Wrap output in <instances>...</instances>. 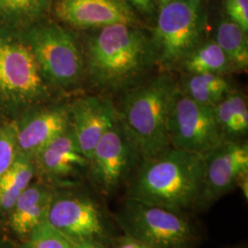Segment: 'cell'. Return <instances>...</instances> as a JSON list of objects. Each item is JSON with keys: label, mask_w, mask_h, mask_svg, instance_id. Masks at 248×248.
Returning <instances> with one entry per match:
<instances>
[{"label": "cell", "mask_w": 248, "mask_h": 248, "mask_svg": "<svg viewBox=\"0 0 248 248\" xmlns=\"http://www.w3.org/2000/svg\"><path fill=\"white\" fill-rule=\"evenodd\" d=\"M34 161L18 154L14 163L0 177V212H9L35 176Z\"/></svg>", "instance_id": "cell-21"}, {"label": "cell", "mask_w": 248, "mask_h": 248, "mask_svg": "<svg viewBox=\"0 0 248 248\" xmlns=\"http://www.w3.org/2000/svg\"><path fill=\"white\" fill-rule=\"evenodd\" d=\"M73 248H105L104 245L95 242V241H89V240H83V241H73L70 240Z\"/></svg>", "instance_id": "cell-28"}, {"label": "cell", "mask_w": 248, "mask_h": 248, "mask_svg": "<svg viewBox=\"0 0 248 248\" xmlns=\"http://www.w3.org/2000/svg\"><path fill=\"white\" fill-rule=\"evenodd\" d=\"M142 157L119 118L96 145L89 159L90 177L104 195L127 184Z\"/></svg>", "instance_id": "cell-8"}, {"label": "cell", "mask_w": 248, "mask_h": 248, "mask_svg": "<svg viewBox=\"0 0 248 248\" xmlns=\"http://www.w3.org/2000/svg\"><path fill=\"white\" fill-rule=\"evenodd\" d=\"M132 7H133L134 10L143 18H147L151 20L150 15L148 13V10L146 9L143 0H126ZM143 19V18H142Z\"/></svg>", "instance_id": "cell-27"}, {"label": "cell", "mask_w": 248, "mask_h": 248, "mask_svg": "<svg viewBox=\"0 0 248 248\" xmlns=\"http://www.w3.org/2000/svg\"><path fill=\"white\" fill-rule=\"evenodd\" d=\"M33 161L36 173L54 180L75 177L89 169V159L80 150L71 127L47 143Z\"/></svg>", "instance_id": "cell-15"}, {"label": "cell", "mask_w": 248, "mask_h": 248, "mask_svg": "<svg viewBox=\"0 0 248 248\" xmlns=\"http://www.w3.org/2000/svg\"><path fill=\"white\" fill-rule=\"evenodd\" d=\"M53 0H0V27L21 31L46 18Z\"/></svg>", "instance_id": "cell-20"}, {"label": "cell", "mask_w": 248, "mask_h": 248, "mask_svg": "<svg viewBox=\"0 0 248 248\" xmlns=\"http://www.w3.org/2000/svg\"><path fill=\"white\" fill-rule=\"evenodd\" d=\"M168 130L171 147L203 155L223 139L213 107L200 104L179 90L170 111Z\"/></svg>", "instance_id": "cell-9"}, {"label": "cell", "mask_w": 248, "mask_h": 248, "mask_svg": "<svg viewBox=\"0 0 248 248\" xmlns=\"http://www.w3.org/2000/svg\"><path fill=\"white\" fill-rule=\"evenodd\" d=\"M56 20L73 31H89L114 24L147 27L126 0H53Z\"/></svg>", "instance_id": "cell-11"}, {"label": "cell", "mask_w": 248, "mask_h": 248, "mask_svg": "<svg viewBox=\"0 0 248 248\" xmlns=\"http://www.w3.org/2000/svg\"><path fill=\"white\" fill-rule=\"evenodd\" d=\"M53 93L20 32L0 27V119L13 121Z\"/></svg>", "instance_id": "cell-4"}, {"label": "cell", "mask_w": 248, "mask_h": 248, "mask_svg": "<svg viewBox=\"0 0 248 248\" xmlns=\"http://www.w3.org/2000/svg\"><path fill=\"white\" fill-rule=\"evenodd\" d=\"M236 186H238L240 189L243 192L244 197L248 200V172H245L240 176L237 182H236Z\"/></svg>", "instance_id": "cell-29"}, {"label": "cell", "mask_w": 248, "mask_h": 248, "mask_svg": "<svg viewBox=\"0 0 248 248\" xmlns=\"http://www.w3.org/2000/svg\"><path fill=\"white\" fill-rule=\"evenodd\" d=\"M178 92L170 72H158L122 93L118 118L139 151L142 161L171 147L169 118Z\"/></svg>", "instance_id": "cell-3"}, {"label": "cell", "mask_w": 248, "mask_h": 248, "mask_svg": "<svg viewBox=\"0 0 248 248\" xmlns=\"http://www.w3.org/2000/svg\"><path fill=\"white\" fill-rule=\"evenodd\" d=\"M155 1V6L159 9L161 7L169 4L170 2H173V1H176V0H154Z\"/></svg>", "instance_id": "cell-30"}, {"label": "cell", "mask_w": 248, "mask_h": 248, "mask_svg": "<svg viewBox=\"0 0 248 248\" xmlns=\"http://www.w3.org/2000/svg\"><path fill=\"white\" fill-rule=\"evenodd\" d=\"M69 111L72 132L89 159L101 137L118 120L116 105L108 96L85 95L69 102Z\"/></svg>", "instance_id": "cell-14"}, {"label": "cell", "mask_w": 248, "mask_h": 248, "mask_svg": "<svg viewBox=\"0 0 248 248\" xmlns=\"http://www.w3.org/2000/svg\"><path fill=\"white\" fill-rule=\"evenodd\" d=\"M114 248H153L142 244L137 240L133 239L130 236L124 235V237L118 240Z\"/></svg>", "instance_id": "cell-26"}, {"label": "cell", "mask_w": 248, "mask_h": 248, "mask_svg": "<svg viewBox=\"0 0 248 248\" xmlns=\"http://www.w3.org/2000/svg\"><path fill=\"white\" fill-rule=\"evenodd\" d=\"M213 108L223 139L245 138L248 132V108L244 93L232 89Z\"/></svg>", "instance_id": "cell-18"}, {"label": "cell", "mask_w": 248, "mask_h": 248, "mask_svg": "<svg viewBox=\"0 0 248 248\" xmlns=\"http://www.w3.org/2000/svg\"><path fill=\"white\" fill-rule=\"evenodd\" d=\"M54 193L43 184H31L20 195L10 212L9 223L18 235H29L42 222L46 221Z\"/></svg>", "instance_id": "cell-16"}, {"label": "cell", "mask_w": 248, "mask_h": 248, "mask_svg": "<svg viewBox=\"0 0 248 248\" xmlns=\"http://www.w3.org/2000/svg\"><path fill=\"white\" fill-rule=\"evenodd\" d=\"M27 248H73L70 240L45 221L29 235Z\"/></svg>", "instance_id": "cell-23"}, {"label": "cell", "mask_w": 248, "mask_h": 248, "mask_svg": "<svg viewBox=\"0 0 248 248\" xmlns=\"http://www.w3.org/2000/svg\"><path fill=\"white\" fill-rule=\"evenodd\" d=\"M46 222L73 241H95L102 245L108 238L106 224L98 206L79 196L53 197Z\"/></svg>", "instance_id": "cell-13"}, {"label": "cell", "mask_w": 248, "mask_h": 248, "mask_svg": "<svg viewBox=\"0 0 248 248\" xmlns=\"http://www.w3.org/2000/svg\"><path fill=\"white\" fill-rule=\"evenodd\" d=\"M205 23L201 0H176L159 8L149 30L156 68L177 71L186 55L203 40Z\"/></svg>", "instance_id": "cell-6"}, {"label": "cell", "mask_w": 248, "mask_h": 248, "mask_svg": "<svg viewBox=\"0 0 248 248\" xmlns=\"http://www.w3.org/2000/svg\"><path fill=\"white\" fill-rule=\"evenodd\" d=\"M116 221L125 235L153 248H194L198 240L183 213L127 197Z\"/></svg>", "instance_id": "cell-7"}, {"label": "cell", "mask_w": 248, "mask_h": 248, "mask_svg": "<svg viewBox=\"0 0 248 248\" xmlns=\"http://www.w3.org/2000/svg\"><path fill=\"white\" fill-rule=\"evenodd\" d=\"M18 155L13 121L0 119V177L14 163Z\"/></svg>", "instance_id": "cell-24"}, {"label": "cell", "mask_w": 248, "mask_h": 248, "mask_svg": "<svg viewBox=\"0 0 248 248\" xmlns=\"http://www.w3.org/2000/svg\"><path fill=\"white\" fill-rule=\"evenodd\" d=\"M228 76L219 74H182L177 79L181 94L205 106L214 107L233 89Z\"/></svg>", "instance_id": "cell-17"}, {"label": "cell", "mask_w": 248, "mask_h": 248, "mask_svg": "<svg viewBox=\"0 0 248 248\" xmlns=\"http://www.w3.org/2000/svg\"><path fill=\"white\" fill-rule=\"evenodd\" d=\"M177 71L182 74H219L229 76L233 73L229 59L213 39H203L186 55Z\"/></svg>", "instance_id": "cell-19"}, {"label": "cell", "mask_w": 248, "mask_h": 248, "mask_svg": "<svg viewBox=\"0 0 248 248\" xmlns=\"http://www.w3.org/2000/svg\"><path fill=\"white\" fill-rule=\"evenodd\" d=\"M226 18L248 32V0H223Z\"/></svg>", "instance_id": "cell-25"}, {"label": "cell", "mask_w": 248, "mask_h": 248, "mask_svg": "<svg viewBox=\"0 0 248 248\" xmlns=\"http://www.w3.org/2000/svg\"><path fill=\"white\" fill-rule=\"evenodd\" d=\"M203 178V155L170 147L142 161L126 197L183 213L197 206Z\"/></svg>", "instance_id": "cell-2"}, {"label": "cell", "mask_w": 248, "mask_h": 248, "mask_svg": "<svg viewBox=\"0 0 248 248\" xmlns=\"http://www.w3.org/2000/svg\"><path fill=\"white\" fill-rule=\"evenodd\" d=\"M248 33L227 18L221 19L216 27L213 40L227 56L234 72L248 70Z\"/></svg>", "instance_id": "cell-22"}, {"label": "cell", "mask_w": 248, "mask_h": 248, "mask_svg": "<svg viewBox=\"0 0 248 248\" xmlns=\"http://www.w3.org/2000/svg\"><path fill=\"white\" fill-rule=\"evenodd\" d=\"M87 32L85 80L99 94H122L156 68L147 27L114 24Z\"/></svg>", "instance_id": "cell-1"}, {"label": "cell", "mask_w": 248, "mask_h": 248, "mask_svg": "<svg viewBox=\"0 0 248 248\" xmlns=\"http://www.w3.org/2000/svg\"><path fill=\"white\" fill-rule=\"evenodd\" d=\"M19 32L43 78L53 91H67L83 83V50L73 30L57 20L45 18Z\"/></svg>", "instance_id": "cell-5"}, {"label": "cell", "mask_w": 248, "mask_h": 248, "mask_svg": "<svg viewBox=\"0 0 248 248\" xmlns=\"http://www.w3.org/2000/svg\"><path fill=\"white\" fill-rule=\"evenodd\" d=\"M18 154L33 159L47 143L70 128L69 102L49 101L13 120Z\"/></svg>", "instance_id": "cell-12"}, {"label": "cell", "mask_w": 248, "mask_h": 248, "mask_svg": "<svg viewBox=\"0 0 248 248\" xmlns=\"http://www.w3.org/2000/svg\"><path fill=\"white\" fill-rule=\"evenodd\" d=\"M248 172V144L245 139H222L204 155L203 186L197 206L206 209L236 186Z\"/></svg>", "instance_id": "cell-10"}]
</instances>
